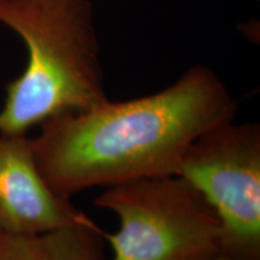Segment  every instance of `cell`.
Masks as SVG:
<instances>
[{
	"instance_id": "6da1fadb",
	"label": "cell",
	"mask_w": 260,
	"mask_h": 260,
	"mask_svg": "<svg viewBox=\"0 0 260 260\" xmlns=\"http://www.w3.org/2000/svg\"><path fill=\"white\" fill-rule=\"evenodd\" d=\"M236 112V99L218 75L195 65L157 93L51 117L30 141L42 177L70 198L90 188L177 175L195 140L235 121Z\"/></svg>"
},
{
	"instance_id": "7a4b0ae2",
	"label": "cell",
	"mask_w": 260,
	"mask_h": 260,
	"mask_svg": "<svg viewBox=\"0 0 260 260\" xmlns=\"http://www.w3.org/2000/svg\"><path fill=\"white\" fill-rule=\"evenodd\" d=\"M0 23L28 52L24 71L6 86L0 134H27L109 99L90 0H0Z\"/></svg>"
},
{
	"instance_id": "3957f363",
	"label": "cell",
	"mask_w": 260,
	"mask_h": 260,
	"mask_svg": "<svg viewBox=\"0 0 260 260\" xmlns=\"http://www.w3.org/2000/svg\"><path fill=\"white\" fill-rule=\"evenodd\" d=\"M94 205L119 220L116 233H104L113 260H213L222 254L218 216L180 175L107 187Z\"/></svg>"
},
{
	"instance_id": "277c9868",
	"label": "cell",
	"mask_w": 260,
	"mask_h": 260,
	"mask_svg": "<svg viewBox=\"0 0 260 260\" xmlns=\"http://www.w3.org/2000/svg\"><path fill=\"white\" fill-rule=\"evenodd\" d=\"M177 175L193 184L218 216L222 254L260 260V126L226 122L201 134Z\"/></svg>"
},
{
	"instance_id": "5b68a950",
	"label": "cell",
	"mask_w": 260,
	"mask_h": 260,
	"mask_svg": "<svg viewBox=\"0 0 260 260\" xmlns=\"http://www.w3.org/2000/svg\"><path fill=\"white\" fill-rule=\"evenodd\" d=\"M94 223L39 170L27 134H0V233L30 235Z\"/></svg>"
},
{
	"instance_id": "8992f818",
	"label": "cell",
	"mask_w": 260,
	"mask_h": 260,
	"mask_svg": "<svg viewBox=\"0 0 260 260\" xmlns=\"http://www.w3.org/2000/svg\"><path fill=\"white\" fill-rule=\"evenodd\" d=\"M105 243L95 223L30 235L0 233V260H105Z\"/></svg>"
},
{
	"instance_id": "52a82bcc",
	"label": "cell",
	"mask_w": 260,
	"mask_h": 260,
	"mask_svg": "<svg viewBox=\"0 0 260 260\" xmlns=\"http://www.w3.org/2000/svg\"><path fill=\"white\" fill-rule=\"evenodd\" d=\"M213 260H232V259L228 258V256H225L224 254H219L216 259H213Z\"/></svg>"
}]
</instances>
